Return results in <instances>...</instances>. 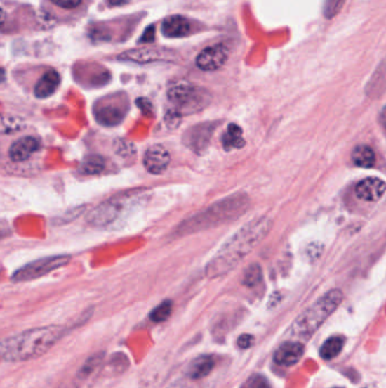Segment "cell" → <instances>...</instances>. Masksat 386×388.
<instances>
[{"mask_svg":"<svg viewBox=\"0 0 386 388\" xmlns=\"http://www.w3.org/2000/svg\"><path fill=\"white\" fill-rule=\"evenodd\" d=\"M305 347L302 343L295 341L286 342L275 351L273 360L275 363L284 367H290L300 361L304 356Z\"/></svg>","mask_w":386,"mask_h":388,"instance_id":"cell-14","label":"cell"},{"mask_svg":"<svg viewBox=\"0 0 386 388\" xmlns=\"http://www.w3.org/2000/svg\"><path fill=\"white\" fill-rule=\"evenodd\" d=\"M56 6L65 9H74L82 4V0H50Z\"/></svg>","mask_w":386,"mask_h":388,"instance_id":"cell-28","label":"cell"},{"mask_svg":"<svg viewBox=\"0 0 386 388\" xmlns=\"http://www.w3.org/2000/svg\"><path fill=\"white\" fill-rule=\"evenodd\" d=\"M131 0H108L110 6H124L128 4Z\"/></svg>","mask_w":386,"mask_h":388,"instance_id":"cell-31","label":"cell"},{"mask_svg":"<svg viewBox=\"0 0 386 388\" xmlns=\"http://www.w3.org/2000/svg\"><path fill=\"white\" fill-rule=\"evenodd\" d=\"M229 58V49L225 44H217L206 47L197 57V67L202 71H217Z\"/></svg>","mask_w":386,"mask_h":388,"instance_id":"cell-9","label":"cell"},{"mask_svg":"<svg viewBox=\"0 0 386 388\" xmlns=\"http://www.w3.org/2000/svg\"><path fill=\"white\" fill-rule=\"evenodd\" d=\"M70 256L60 254V256L46 257L34 261L29 262L27 265L20 268L13 275V282H31L46 276L47 273L56 271L58 268L64 267L69 262Z\"/></svg>","mask_w":386,"mask_h":388,"instance_id":"cell-7","label":"cell"},{"mask_svg":"<svg viewBox=\"0 0 386 388\" xmlns=\"http://www.w3.org/2000/svg\"><path fill=\"white\" fill-rule=\"evenodd\" d=\"M192 30V24L187 18L180 15H173L164 20L161 32L167 38H182L188 36Z\"/></svg>","mask_w":386,"mask_h":388,"instance_id":"cell-16","label":"cell"},{"mask_svg":"<svg viewBox=\"0 0 386 388\" xmlns=\"http://www.w3.org/2000/svg\"><path fill=\"white\" fill-rule=\"evenodd\" d=\"M155 39V27H151L144 33L143 38L140 39V42H152Z\"/></svg>","mask_w":386,"mask_h":388,"instance_id":"cell-30","label":"cell"},{"mask_svg":"<svg viewBox=\"0 0 386 388\" xmlns=\"http://www.w3.org/2000/svg\"><path fill=\"white\" fill-rule=\"evenodd\" d=\"M345 338L342 336H332L323 343L319 354L324 360H332L342 352Z\"/></svg>","mask_w":386,"mask_h":388,"instance_id":"cell-20","label":"cell"},{"mask_svg":"<svg viewBox=\"0 0 386 388\" xmlns=\"http://www.w3.org/2000/svg\"><path fill=\"white\" fill-rule=\"evenodd\" d=\"M251 200L247 194L234 193L214 202L212 206L197 215L188 218L187 221L180 224L175 231L178 235L184 236L211 230L213 227L236 221L247 212Z\"/></svg>","mask_w":386,"mask_h":388,"instance_id":"cell-3","label":"cell"},{"mask_svg":"<svg viewBox=\"0 0 386 388\" xmlns=\"http://www.w3.org/2000/svg\"><path fill=\"white\" fill-rule=\"evenodd\" d=\"M126 101H114L110 98L108 101H101L94 108V116L98 123L103 127H116L126 117L128 105Z\"/></svg>","mask_w":386,"mask_h":388,"instance_id":"cell-8","label":"cell"},{"mask_svg":"<svg viewBox=\"0 0 386 388\" xmlns=\"http://www.w3.org/2000/svg\"><path fill=\"white\" fill-rule=\"evenodd\" d=\"M171 53L160 48H140L132 49L121 53L118 59L123 62L135 63V64H149V63L171 60Z\"/></svg>","mask_w":386,"mask_h":388,"instance_id":"cell-11","label":"cell"},{"mask_svg":"<svg viewBox=\"0 0 386 388\" xmlns=\"http://www.w3.org/2000/svg\"><path fill=\"white\" fill-rule=\"evenodd\" d=\"M386 191V184L384 181L378 177H367L360 181L354 188L356 195L360 200L367 202H375L383 197Z\"/></svg>","mask_w":386,"mask_h":388,"instance_id":"cell-13","label":"cell"},{"mask_svg":"<svg viewBox=\"0 0 386 388\" xmlns=\"http://www.w3.org/2000/svg\"><path fill=\"white\" fill-rule=\"evenodd\" d=\"M39 149H40V142L38 138L33 136H24L12 144V147L9 149V157L13 162H25Z\"/></svg>","mask_w":386,"mask_h":388,"instance_id":"cell-15","label":"cell"},{"mask_svg":"<svg viewBox=\"0 0 386 388\" xmlns=\"http://www.w3.org/2000/svg\"><path fill=\"white\" fill-rule=\"evenodd\" d=\"M240 388H272V385L267 377L256 374L249 377Z\"/></svg>","mask_w":386,"mask_h":388,"instance_id":"cell-27","label":"cell"},{"mask_svg":"<svg viewBox=\"0 0 386 388\" xmlns=\"http://www.w3.org/2000/svg\"><path fill=\"white\" fill-rule=\"evenodd\" d=\"M105 168V159L101 156H90L85 159L81 166V172L84 175H97Z\"/></svg>","mask_w":386,"mask_h":388,"instance_id":"cell-22","label":"cell"},{"mask_svg":"<svg viewBox=\"0 0 386 388\" xmlns=\"http://www.w3.org/2000/svg\"><path fill=\"white\" fill-rule=\"evenodd\" d=\"M215 127L217 124L206 122L190 127L185 133L184 143L195 153H202L208 147Z\"/></svg>","mask_w":386,"mask_h":388,"instance_id":"cell-10","label":"cell"},{"mask_svg":"<svg viewBox=\"0 0 386 388\" xmlns=\"http://www.w3.org/2000/svg\"><path fill=\"white\" fill-rule=\"evenodd\" d=\"M345 1H347V0H325L324 7H323V8H324L323 9V14H324L325 18L331 20V18H333L335 15L339 14Z\"/></svg>","mask_w":386,"mask_h":388,"instance_id":"cell-26","label":"cell"},{"mask_svg":"<svg viewBox=\"0 0 386 388\" xmlns=\"http://www.w3.org/2000/svg\"><path fill=\"white\" fill-rule=\"evenodd\" d=\"M380 122L382 125L386 129V106L382 109V112L380 114Z\"/></svg>","mask_w":386,"mask_h":388,"instance_id":"cell-32","label":"cell"},{"mask_svg":"<svg viewBox=\"0 0 386 388\" xmlns=\"http://www.w3.org/2000/svg\"><path fill=\"white\" fill-rule=\"evenodd\" d=\"M255 338L254 336L251 335V334H243L240 335L237 340V345L240 349L246 350V349H249L254 344Z\"/></svg>","mask_w":386,"mask_h":388,"instance_id":"cell-29","label":"cell"},{"mask_svg":"<svg viewBox=\"0 0 386 388\" xmlns=\"http://www.w3.org/2000/svg\"><path fill=\"white\" fill-rule=\"evenodd\" d=\"M62 326H47L32 328L11 336L1 342L0 353L4 361L23 362L36 359L55 347L65 336Z\"/></svg>","mask_w":386,"mask_h":388,"instance_id":"cell-2","label":"cell"},{"mask_svg":"<svg viewBox=\"0 0 386 388\" xmlns=\"http://www.w3.org/2000/svg\"><path fill=\"white\" fill-rule=\"evenodd\" d=\"M140 194L126 193L123 195H117L110 200L101 203L97 208H94L88 216V221L90 225L95 227H105L117 221L120 216L125 214V210L129 207L138 202Z\"/></svg>","mask_w":386,"mask_h":388,"instance_id":"cell-6","label":"cell"},{"mask_svg":"<svg viewBox=\"0 0 386 388\" xmlns=\"http://www.w3.org/2000/svg\"><path fill=\"white\" fill-rule=\"evenodd\" d=\"M103 356H105L103 353H97V354L92 356L91 358H88V359L85 361L83 367L79 369V380H84L85 377L90 376V375L99 367L100 363L102 362Z\"/></svg>","mask_w":386,"mask_h":388,"instance_id":"cell-24","label":"cell"},{"mask_svg":"<svg viewBox=\"0 0 386 388\" xmlns=\"http://www.w3.org/2000/svg\"><path fill=\"white\" fill-rule=\"evenodd\" d=\"M60 81H62V77L59 75L58 72L55 70H49L46 72L35 86V97L38 99H47V98L51 97L60 86Z\"/></svg>","mask_w":386,"mask_h":388,"instance_id":"cell-17","label":"cell"},{"mask_svg":"<svg viewBox=\"0 0 386 388\" xmlns=\"http://www.w3.org/2000/svg\"><path fill=\"white\" fill-rule=\"evenodd\" d=\"M173 312V302L170 300L164 301L149 313V319L153 323H164L171 316Z\"/></svg>","mask_w":386,"mask_h":388,"instance_id":"cell-23","label":"cell"},{"mask_svg":"<svg viewBox=\"0 0 386 388\" xmlns=\"http://www.w3.org/2000/svg\"><path fill=\"white\" fill-rule=\"evenodd\" d=\"M262 276H263V273H262L260 265L253 264L244 273L243 283L246 286L252 287V286L258 285V283L262 280Z\"/></svg>","mask_w":386,"mask_h":388,"instance_id":"cell-25","label":"cell"},{"mask_svg":"<svg viewBox=\"0 0 386 388\" xmlns=\"http://www.w3.org/2000/svg\"><path fill=\"white\" fill-rule=\"evenodd\" d=\"M343 300L342 292L332 290L326 295L319 297V300L305 310L302 315L295 319L290 328V337L297 340H310L328 317L338 309Z\"/></svg>","mask_w":386,"mask_h":388,"instance_id":"cell-4","label":"cell"},{"mask_svg":"<svg viewBox=\"0 0 386 388\" xmlns=\"http://www.w3.org/2000/svg\"><path fill=\"white\" fill-rule=\"evenodd\" d=\"M167 97L173 105V115L177 116L195 114L210 105L211 101L210 93L205 89L185 79L171 83L168 88Z\"/></svg>","mask_w":386,"mask_h":388,"instance_id":"cell-5","label":"cell"},{"mask_svg":"<svg viewBox=\"0 0 386 388\" xmlns=\"http://www.w3.org/2000/svg\"><path fill=\"white\" fill-rule=\"evenodd\" d=\"M215 366V360L212 356H201L193 360L188 367L187 376L190 380H199L211 374Z\"/></svg>","mask_w":386,"mask_h":388,"instance_id":"cell-18","label":"cell"},{"mask_svg":"<svg viewBox=\"0 0 386 388\" xmlns=\"http://www.w3.org/2000/svg\"><path fill=\"white\" fill-rule=\"evenodd\" d=\"M335 388H340V387H335Z\"/></svg>","mask_w":386,"mask_h":388,"instance_id":"cell-33","label":"cell"},{"mask_svg":"<svg viewBox=\"0 0 386 388\" xmlns=\"http://www.w3.org/2000/svg\"><path fill=\"white\" fill-rule=\"evenodd\" d=\"M272 227V221L269 217L255 218L253 221L240 227L232 238L225 242L218 252L205 266V275L208 278L223 276L243 261L255 247L267 238Z\"/></svg>","mask_w":386,"mask_h":388,"instance_id":"cell-1","label":"cell"},{"mask_svg":"<svg viewBox=\"0 0 386 388\" xmlns=\"http://www.w3.org/2000/svg\"><path fill=\"white\" fill-rule=\"evenodd\" d=\"M170 162H171L170 153L164 146L160 144H154L152 147H149L144 155V167L153 175H159L167 171Z\"/></svg>","mask_w":386,"mask_h":388,"instance_id":"cell-12","label":"cell"},{"mask_svg":"<svg viewBox=\"0 0 386 388\" xmlns=\"http://www.w3.org/2000/svg\"><path fill=\"white\" fill-rule=\"evenodd\" d=\"M222 144L225 150L241 149L245 146L243 129H240L236 124H229L228 129L222 136Z\"/></svg>","mask_w":386,"mask_h":388,"instance_id":"cell-19","label":"cell"},{"mask_svg":"<svg viewBox=\"0 0 386 388\" xmlns=\"http://www.w3.org/2000/svg\"><path fill=\"white\" fill-rule=\"evenodd\" d=\"M351 157H352L354 165L361 168L373 167L375 160H376L372 148L367 147V146H358L357 148H354Z\"/></svg>","mask_w":386,"mask_h":388,"instance_id":"cell-21","label":"cell"}]
</instances>
